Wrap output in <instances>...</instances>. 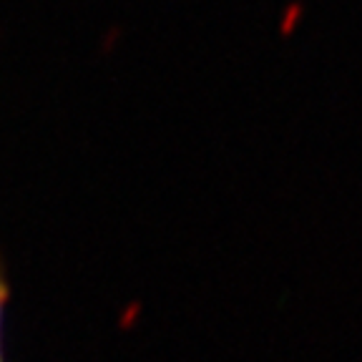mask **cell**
<instances>
[{
    "label": "cell",
    "instance_id": "6da1fadb",
    "mask_svg": "<svg viewBox=\"0 0 362 362\" xmlns=\"http://www.w3.org/2000/svg\"><path fill=\"white\" fill-rule=\"evenodd\" d=\"M304 11H307L304 0H292V3H287V6L282 8V13H280V30H282V33H289V30H292L294 25L302 20Z\"/></svg>",
    "mask_w": 362,
    "mask_h": 362
},
{
    "label": "cell",
    "instance_id": "7a4b0ae2",
    "mask_svg": "<svg viewBox=\"0 0 362 362\" xmlns=\"http://www.w3.org/2000/svg\"><path fill=\"white\" fill-rule=\"evenodd\" d=\"M123 33H126V28H123V23H108L104 28V33H101L99 38V48L104 53L113 51V48L118 46V41L123 38Z\"/></svg>",
    "mask_w": 362,
    "mask_h": 362
},
{
    "label": "cell",
    "instance_id": "3957f363",
    "mask_svg": "<svg viewBox=\"0 0 362 362\" xmlns=\"http://www.w3.org/2000/svg\"><path fill=\"white\" fill-rule=\"evenodd\" d=\"M6 302H8V282L3 269H0V362H3V312H6Z\"/></svg>",
    "mask_w": 362,
    "mask_h": 362
}]
</instances>
